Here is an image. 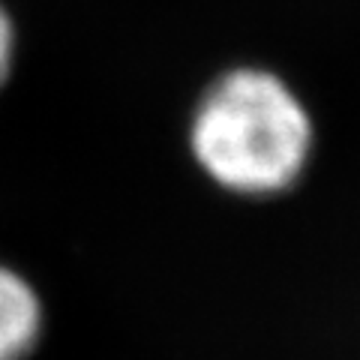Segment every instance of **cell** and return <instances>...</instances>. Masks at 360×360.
Instances as JSON below:
<instances>
[{
    "label": "cell",
    "instance_id": "obj_3",
    "mask_svg": "<svg viewBox=\"0 0 360 360\" xmlns=\"http://www.w3.org/2000/svg\"><path fill=\"white\" fill-rule=\"evenodd\" d=\"M15 49H18V37H15V21L13 15L0 4V90L9 82L15 66Z\"/></svg>",
    "mask_w": 360,
    "mask_h": 360
},
{
    "label": "cell",
    "instance_id": "obj_2",
    "mask_svg": "<svg viewBox=\"0 0 360 360\" xmlns=\"http://www.w3.org/2000/svg\"><path fill=\"white\" fill-rule=\"evenodd\" d=\"M42 333V300L21 274L0 264V360H25Z\"/></svg>",
    "mask_w": 360,
    "mask_h": 360
},
{
    "label": "cell",
    "instance_id": "obj_1",
    "mask_svg": "<svg viewBox=\"0 0 360 360\" xmlns=\"http://www.w3.org/2000/svg\"><path fill=\"white\" fill-rule=\"evenodd\" d=\"M193 162L238 198H283L309 174L319 127L295 84L276 70L240 63L201 90L189 115Z\"/></svg>",
    "mask_w": 360,
    "mask_h": 360
}]
</instances>
